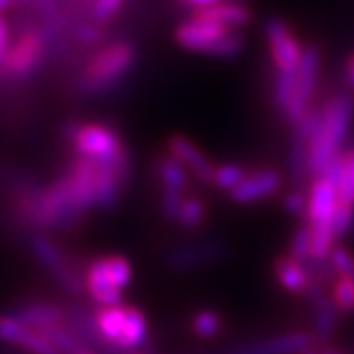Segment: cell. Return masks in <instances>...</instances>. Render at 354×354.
Wrapping results in <instances>:
<instances>
[{"mask_svg": "<svg viewBox=\"0 0 354 354\" xmlns=\"http://www.w3.org/2000/svg\"><path fill=\"white\" fill-rule=\"evenodd\" d=\"M313 341H315L313 335L305 330H293V333L278 335L272 339L244 344L228 354H304L305 351L311 348Z\"/></svg>", "mask_w": 354, "mask_h": 354, "instance_id": "8fae6325", "label": "cell"}, {"mask_svg": "<svg viewBox=\"0 0 354 354\" xmlns=\"http://www.w3.org/2000/svg\"><path fill=\"white\" fill-rule=\"evenodd\" d=\"M77 38L81 39L83 44H95L99 39V30L93 24H83L79 26L77 30Z\"/></svg>", "mask_w": 354, "mask_h": 354, "instance_id": "8d00e7d4", "label": "cell"}, {"mask_svg": "<svg viewBox=\"0 0 354 354\" xmlns=\"http://www.w3.org/2000/svg\"><path fill=\"white\" fill-rule=\"evenodd\" d=\"M346 81H348L351 87H354V55L348 59V64H346Z\"/></svg>", "mask_w": 354, "mask_h": 354, "instance_id": "ab89813d", "label": "cell"}, {"mask_svg": "<svg viewBox=\"0 0 354 354\" xmlns=\"http://www.w3.org/2000/svg\"><path fill=\"white\" fill-rule=\"evenodd\" d=\"M339 207H341L339 187L327 177H315L307 195V225L333 227V218Z\"/></svg>", "mask_w": 354, "mask_h": 354, "instance_id": "9c48e42d", "label": "cell"}, {"mask_svg": "<svg viewBox=\"0 0 354 354\" xmlns=\"http://www.w3.org/2000/svg\"><path fill=\"white\" fill-rule=\"evenodd\" d=\"M122 4H124V0H95L93 2V18L99 24L109 22L122 8Z\"/></svg>", "mask_w": 354, "mask_h": 354, "instance_id": "e575fe53", "label": "cell"}, {"mask_svg": "<svg viewBox=\"0 0 354 354\" xmlns=\"http://www.w3.org/2000/svg\"><path fill=\"white\" fill-rule=\"evenodd\" d=\"M242 48H244V38L234 34V32H230L228 36H225L213 48L211 55H215V57H234V55L241 53Z\"/></svg>", "mask_w": 354, "mask_h": 354, "instance_id": "d6a6232c", "label": "cell"}, {"mask_svg": "<svg viewBox=\"0 0 354 354\" xmlns=\"http://www.w3.org/2000/svg\"><path fill=\"white\" fill-rule=\"evenodd\" d=\"M323 354H341V353H339V351H335V348H325Z\"/></svg>", "mask_w": 354, "mask_h": 354, "instance_id": "60d3db41", "label": "cell"}, {"mask_svg": "<svg viewBox=\"0 0 354 354\" xmlns=\"http://www.w3.org/2000/svg\"><path fill=\"white\" fill-rule=\"evenodd\" d=\"M44 333V337L55 346V351L59 354H81L85 353L83 348V341L81 337L73 333V330L65 329L64 323L62 325H53V327H48V329L39 330Z\"/></svg>", "mask_w": 354, "mask_h": 354, "instance_id": "603a6c76", "label": "cell"}, {"mask_svg": "<svg viewBox=\"0 0 354 354\" xmlns=\"http://www.w3.org/2000/svg\"><path fill=\"white\" fill-rule=\"evenodd\" d=\"M304 354H323V353H319V351H313V348H309V351H305Z\"/></svg>", "mask_w": 354, "mask_h": 354, "instance_id": "7bdbcfd3", "label": "cell"}, {"mask_svg": "<svg viewBox=\"0 0 354 354\" xmlns=\"http://www.w3.org/2000/svg\"><path fill=\"white\" fill-rule=\"evenodd\" d=\"M97 262L101 266L102 274L106 276V279L113 286H116L118 290H124L130 283L132 270H130V264H128L127 258H122V256H109V258H101Z\"/></svg>", "mask_w": 354, "mask_h": 354, "instance_id": "d4e9b609", "label": "cell"}, {"mask_svg": "<svg viewBox=\"0 0 354 354\" xmlns=\"http://www.w3.org/2000/svg\"><path fill=\"white\" fill-rule=\"evenodd\" d=\"M85 286H87V291L91 293V297L99 305H102V307H120L122 305V290H118L116 286H113L106 279L97 260L88 266Z\"/></svg>", "mask_w": 354, "mask_h": 354, "instance_id": "2e32d148", "label": "cell"}, {"mask_svg": "<svg viewBox=\"0 0 354 354\" xmlns=\"http://www.w3.org/2000/svg\"><path fill=\"white\" fill-rule=\"evenodd\" d=\"M193 333L201 339H213L216 337L221 330H223V319L218 317V313L215 311H199L197 315L193 317Z\"/></svg>", "mask_w": 354, "mask_h": 354, "instance_id": "83f0119b", "label": "cell"}, {"mask_svg": "<svg viewBox=\"0 0 354 354\" xmlns=\"http://www.w3.org/2000/svg\"><path fill=\"white\" fill-rule=\"evenodd\" d=\"M10 50V41H8V24L2 22L0 24V57H4Z\"/></svg>", "mask_w": 354, "mask_h": 354, "instance_id": "74e56055", "label": "cell"}, {"mask_svg": "<svg viewBox=\"0 0 354 354\" xmlns=\"http://www.w3.org/2000/svg\"><path fill=\"white\" fill-rule=\"evenodd\" d=\"M167 148L169 153L177 158L181 164L185 165L189 171L203 179V181H213V174H215L216 165L211 164V160L201 152V148L191 142L189 138L181 136V134H174L167 140Z\"/></svg>", "mask_w": 354, "mask_h": 354, "instance_id": "5bb4252c", "label": "cell"}, {"mask_svg": "<svg viewBox=\"0 0 354 354\" xmlns=\"http://www.w3.org/2000/svg\"><path fill=\"white\" fill-rule=\"evenodd\" d=\"M148 339V323L144 313L136 307H127V325H124V335L120 341V348H138Z\"/></svg>", "mask_w": 354, "mask_h": 354, "instance_id": "7402d4cb", "label": "cell"}, {"mask_svg": "<svg viewBox=\"0 0 354 354\" xmlns=\"http://www.w3.org/2000/svg\"><path fill=\"white\" fill-rule=\"evenodd\" d=\"M353 221H354V207L351 205H342L339 207V211L335 213V218H333V232H335V239L339 241L342 239L351 227H353Z\"/></svg>", "mask_w": 354, "mask_h": 354, "instance_id": "836d02e7", "label": "cell"}, {"mask_svg": "<svg viewBox=\"0 0 354 354\" xmlns=\"http://www.w3.org/2000/svg\"><path fill=\"white\" fill-rule=\"evenodd\" d=\"M32 250L39 260V264L50 272L51 278L55 279L65 291H69V293H79L81 291V279L77 278L73 268L67 264L62 250L48 236L36 234L32 239Z\"/></svg>", "mask_w": 354, "mask_h": 354, "instance_id": "30bf717a", "label": "cell"}, {"mask_svg": "<svg viewBox=\"0 0 354 354\" xmlns=\"http://www.w3.org/2000/svg\"><path fill=\"white\" fill-rule=\"evenodd\" d=\"M313 309H315V317H313V325H315L317 337L325 339L329 337L333 329H335V321H337V304L327 297L325 293H313Z\"/></svg>", "mask_w": 354, "mask_h": 354, "instance_id": "44dd1931", "label": "cell"}, {"mask_svg": "<svg viewBox=\"0 0 354 354\" xmlns=\"http://www.w3.org/2000/svg\"><path fill=\"white\" fill-rule=\"evenodd\" d=\"M279 187H281V176L276 169H260L246 176L241 185L230 193V199L241 205H250L272 197L274 193H278Z\"/></svg>", "mask_w": 354, "mask_h": 354, "instance_id": "4fadbf2b", "label": "cell"}, {"mask_svg": "<svg viewBox=\"0 0 354 354\" xmlns=\"http://www.w3.org/2000/svg\"><path fill=\"white\" fill-rule=\"evenodd\" d=\"M354 101L351 95L339 93L323 109H319V122L315 134L309 140V174L319 177L327 165L341 156L342 144L348 136V128L353 122Z\"/></svg>", "mask_w": 354, "mask_h": 354, "instance_id": "7a4b0ae2", "label": "cell"}, {"mask_svg": "<svg viewBox=\"0 0 354 354\" xmlns=\"http://www.w3.org/2000/svg\"><path fill=\"white\" fill-rule=\"evenodd\" d=\"M91 207H97V162L79 158L48 189L26 203V215L36 227L73 225Z\"/></svg>", "mask_w": 354, "mask_h": 354, "instance_id": "6da1fadb", "label": "cell"}, {"mask_svg": "<svg viewBox=\"0 0 354 354\" xmlns=\"http://www.w3.org/2000/svg\"><path fill=\"white\" fill-rule=\"evenodd\" d=\"M330 264L341 274V278H348L354 281V254L342 246H335L330 254Z\"/></svg>", "mask_w": 354, "mask_h": 354, "instance_id": "1f68e13d", "label": "cell"}, {"mask_svg": "<svg viewBox=\"0 0 354 354\" xmlns=\"http://www.w3.org/2000/svg\"><path fill=\"white\" fill-rule=\"evenodd\" d=\"M205 215H207V211H205L203 201L195 199V197H189V199H185L183 205H181V211H179V216H177V223L185 228H195L199 227L203 221H205Z\"/></svg>", "mask_w": 354, "mask_h": 354, "instance_id": "f546056e", "label": "cell"}, {"mask_svg": "<svg viewBox=\"0 0 354 354\" xmlns=\"http://www.w3.org/2000/svg\"><path fill=\"white\" fill-rule=\"evenodd\" d=\"M95 325L97 330L104 341L120 344L122 335H124V325H127V307H102L95 315Z\"/></svg>", "mask_w": 354, "mask_h": 354, "instance_id": "ac0fdd59", "label": "cell"}, {"mask_svg": "<svg viewBox=\"0 0 354 354\" xmlns=\"http://www.w3.org/2000/svg\"><path fill=\"white\" fill-rule=\"evenodd\" d=\"M266 38H268V46H270V53H272V62L276 65V73L295 75L301 65L305 48H301V44L293 36L290 26L281 18L268 20Z\"/></svg>", "mask_w": 354, "mask_h": 354, "instance_id": "5b68a950", "label": "cell"}, {"mask_svg": "<svg viewBox=\"0 0 354 354\" xmlns=\"http://www.w3.org/2000/svg\"><path fill=\"white\" fill-rule=\"evenodd\" d=\"M81 354H93V353H88V351H85V353H81Z\"/></svg>", "mask_w": 354, "mask_h": 354, "instance_id": "ee69618b", "label": "cell"}, {"mask_svg": "<svg viewBox=\"0 0 354 354\" xmlns=\"http://www.w3.org/2000/svg\"><path fill=\"white\" fill-rule=\"evenodd\" d=\"M20 323H24L26 327L36 330H44L53 325H62L64 323V309L53 304H32L20 307L18 311L12 313Z\"/></svg>", "mask_w": 354, "mask_h": 354, "instance_id": "e0dca14e", "label": "cell"}, {"mask_svg": "<svg viewBox=\"0 0 354 354\" xmlns=\"http://www.w3.org/2000/svg\"><path fill=\"white\" fill-rule=\"evenodd\" d=\"M8 4H10V0H2V8H4V10L8 8Z\"/></svg>", "mask_w": 354, "mask_h": 354, "instance_id": "b9f144b4", "label": "cell"}, {"mask_svg": "<svg viewBox=\"0 0 354 354\" xmlns=\"http://www.w3.org/2000/svg\"><path fill=\"white\" fill-rule=\"evenodd\" d=\"M69 138L73 140L79 158L93 162H118L127 152L122 142L113 128L102 124H81L71 130Z\"/></svg>", "mask_w": 354, "mask_h": 354, "instance_id": "277c9868", "label": "cell"}, {"mask_svg": "<svg viewBox=\"0 0 354 354\" xmlns=\"http://www.w3.org/2000/svg\"><path fill=\"white\" fill-rule=\"evenodd\" d=\"M339 197L342 205L354 207V152L342 153V171L339 179Z\"/></svg>", "mask_w": 354, "mask_h": 354, "instance_id": "f1b7e54d", "label": "cell"}, {"mask_svg": "<svg viewBox=\"0 0 354 354\" xmlns=\"http://www.w3.org/2000/svg\"><path fill=\"white\" fill-rule=\"evenodd\" d=\"M0 335L6 342L20 346L32 354H59L55 351V346L44 337V333L26 327L24 323H20L14 315H6L2 319Z\"/></svg>", "mask_w": 354, "mask_h": 354, "instance_id": "7c38bea8", "label": "cell"}, {"mask_svg": "<svg viewBox=\"0 0 354 354\" xmlns=\"http://www.w3.org/2000/svg\"><path fill=\"white\" fill-rule=\"evenodd\" d=\"M333 301L341 311H354V281L341 278L333 288Z\"/></svg>", "mask_w": 354, "mask_h": 354, "instance_id": "4dcf8cb0", "label": "cell"}, {"mask_svg": "<svg viewBox=\"0 0 354 354\" xmlns=\"http://www.w3.org/2000/svg\"><path fill=\"white\" fill-rule=\"evenodd\" d=\"M134 48L124 41L102 48L91 57L85 67L81 77V88L85 93H101L109 88L127 75V71L134 64Z\"/></svg>", "mask_w": 354, "mask_h": 354, "instance_id": "3957f363", "label": "cell"}, {"mask_svg": "<svg viewBox=\"0 0 354 354\" xmlns=\"http://www.w3.org/2000/svg\"><path fill=\"white\" fill-rule=\"evenodd\" d=\"M283 207L291 215H307V197L299 191H291L290 195L283 199Z\"/></svg>", "mask_w": 354, "mask_h": 354, "instance_id": "d590c367", "label": "cell"}, {"mask_svg": "<svg viewBox=\"0 0 354 354\" xmlns=\"http://www.w3.org/2000/svg\"><path fill=\"white\" fill-rule=\"evenodd\" d=\"M46 51V39L36 30H28L10 46L8 53L0 57L4 73L12 79H24L36 67Z\"/></svg>", "mask_w": 354, "mask_h": 354, "instance_id": "52a82bcc", "label": "cell"}, {"mask_svg": "<svg viewBox=\"0 0 354 354\" xmlns=\"http://www.w3.org/2000/svg\"><path fill=\"white\" fill-rule=\"evenodd\" d=\"M291 258L305 264L307 260H313V232L309 225L297 228V232L291 239Z\"/></svg>", "mask_w": 354, "mask_h": 354, "instance_id": "4316f807", "label": "cell"}, {"mask_svg": "<svg viewBox=\"0 0 354 354\" xmlns=\"http://www.w3.org/2000/svg\"><path fill=\"white\" fill-rule=\"evenodd\" d=\"M221 246L216 244H203V246H189V248H179L169 256V264L176 268H191L195 264H203L205 260L218 258Z\"/></svg>", "mask_w": 354, "mask_h": 354, "instance_id": "cb8c5ba5", "label": "cell"}, {"mask_svg": "<svg viewBox=\"0 0 354 354\" xmlns=\"http://www.w3.org/2000/svg\"><path fill=\"white\" fill-rule=\"evenodd\" d=\"M230 34L227 26L193 16L191 20L183 22L176 30V41L191 51H203V53H211L213 48L221 39Z\"/></svg>", "mask_w": 354, "mask_h": 354, "instance_id": "ba28073f", "label": "cell"}, {"mask_svg": "<svg viewBox=\"0 0 354 354\" xmlns=\"http://www.w3.org/2000/svg\"><path fill=\"white\" fill-rule=\"evenodd\" d=\"M246 176L248 174L239 164H223L215 167L211 183L215 185L216 189H225L228 193H232L246 179Z\"/></svg>", "mask_w": 354, "mask_h": 354, "instance_id": "484cf974", "label": "cell"}, {"mask_svg": "<svg viewBox=\"0 0 354 354\" xmlns=\"http://www.w3.org/2000/svg\"><path fill=\"white\" fill-rule=\"evenodd\" d=\"M276 278L283 290L291 293H301L309 288V272L301 262L293 258H281L276 262Z\"/></svg>", "mask_w": 354, "mask_h": 354, "instance_id": "d6986e66", "label": "cell"}, {"mask_svg": "<svg viewBox=\"0 0 354 354\" xmlns=\"http://www.w3.org/2000/svg\"><path fill=\"white\" fill-rule=\"evenodd\" d=\"M185 165L181 164L177 158L171 153L160 160L158 165V174L162 181V193H183L187 185V174H185Z\"/></svg>", "mask_w": 354, "mask_h": 354, "instance_id": "ffe728a7", "label": "cell"}, {"mask_svg": "<svg viewBox=\"0 0 354 354\" xmlns=\"http://www.w3.org/2000/svg\"><path fill=\"white\" fill-rule=\"evenodd\" d=\"M185 4L193 6L195 10H201V8H209V6H215L218 2H225V0H183Z\"/></svg>", "mask_w": 354, "mask_h": 354, "instance_id": "f35d334b", "label": "cell"}, {"mask_svg": "<svg viewBox=\"0 0 354 354\" xmlns=\"http://www.w3.org/2000/svg\"><path fill=\"white\" fill-rule=\"evenodd\" d=\"M319 64H321V55L315 46H307L301 57V65L297 69V79H295V93L293 99L288 104V109L283 111L286 116L290 118L293 124H297L305 114L311 111V99L317 87V79H319Z\"/></svg>", "mask_w": 354, "mask_h": 354, "instance_id": "8992f818", "label": "cell"}, {"mask_svg": "<svg viewBox=\"0 0 354 354\" xmlns=\"http://www.w3.org/2000/svg\"><path fill=\"white\" fill-rule=\"evenodd\" d=\"M195 16L199 18H207V20H213L218 24L227 26L228 30H236L242 28L250 22L252 12L250 8L244 4V2H232V0H225V2H218L215 6H209V8H201V10H195Z\"/></svg>", "mask_w": 354, "mask_h": 354, "instance_id": "9a60e30c", "label": "cell"}]
</instances>
